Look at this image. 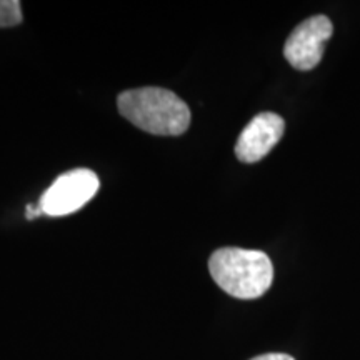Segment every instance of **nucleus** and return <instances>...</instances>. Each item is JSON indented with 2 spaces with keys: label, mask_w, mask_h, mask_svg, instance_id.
Segmentation results:
<instances>
[{
  "label": "nucleus",
  "mask_w": 360,
  "mask_h": 360,
  "mask_svg": "<svg viewBox=\"0 0 360 360\" xmlns=\"http://www.w3.org/2000/svg\"><path fill=\"white\" fill-rule=\"evenodd\" d=\"M285 122L274 112H262L247 124L236 143L237 159L244 164H255L277 146L282 139Z\"/></svg>",
  "instance_id": "obj_5"
},
{
  "label": "nucleus",
  "mask_w": 360,
  "mask_h": 360,
  "mask_svg": "<svg viewBox=\"0 0 360 360\" xmlns=\"http://www.w3.org/2000/svg\"><path fill=\"white\" fill-rule=\"evenodd\" d=\"M22 22V6L19 0H0V29L19 25Z\"/></svg>",
  "instance_id": "obj_6"
},
{
  "label": "nucleus",
  "mask_w": 360,
  "mask_h": 360,
  "mask_svg": "<svg viewBox=\"0 0 360 360\" xmlns=\"http://www.w3.org/2000/svg\"><path fill=\"white\" fill-rule=\"evenodd\" d=\"M44 212H42V209H40V205H27V209H25V219L27 220L37 219Z\"/></svg>",
  "instance_id": "obj_8"
},
{
  "label": "nucleus",
  "mask_w": 360,
  "mask_h": 360,
  "mask_svg": "<svg viewBox=\"0 0 360 360\" xmlns=\"http://www.w3.org/2000/svg\"><path fill=\"white\" fill-rule=\"evenodd\" d=\"M209 270L220 289L240 300L259 299L274 281L272 262L260 250L224 247L210 255Z\"/></svg>",
  "instance_id": "obj_2"
},
{
  "label": "nucleus",
  "mask_w": 360,
  "mask_h": 360,
  "mask_svg": "<svg viewBox=\"0 0 360 360\" xmlns=\"http://www.w3.org/2000/svg\"><path fill=\"white\" fill-rule=\"evenodd\" d=\"M120 115L143 132L182 135L191 125V109L167 89L142 87L122 92L117 98Z\"/></svg>",
  "instance_id": "obj_1"
},
{
  "label": "nucleus",
  "mask_w": 360,
  "mask_h": 360,
  "mask_svg": "<svg viewBox=\"0 0 360 360\" xmlns=\"http://www.w3.org/2000/svg\"><path fill=\"white\" fill-rule=\"evenodd\" d=\"M334 25L326 15H314L297 25L287 39L283 56L297 70H312L321 64L326 42L332 37Z\"/></svg>",
  "instance_id": "obj_4"
},
{
  "label": "nucleus",
  "mask_w": 360,
  "mask_h": 360,
  "mask_svg": "<svg viewBox=\"0 0 360 360\" xmlns=\"http://www.w3.org/2000/svg\"><path fill=\"white\" fill-rule=\"evenodd\" d=\"M101 182L89 169H75L57 177L44 195L40 197V209L45 215L62 217L77 212L89 200L94 199Z\"/></svg>",
  "instance_id": "obj_3"
},
{
  "label": "nucleus",
  "mask_w": 360,
  "mask_h": 360,
  "mask_svg": "<svg viewBox=\"0 0 360 360\" xmlns=\"http://www.w3.org/2000/svg\"><path fill=\"white\" fill-rule=\"evenodd\" d=\"M252 360H294V357H290V355L287 354H262Z\"/></svg>",
  "instance_id": "obj_7"
}]
</instances>
